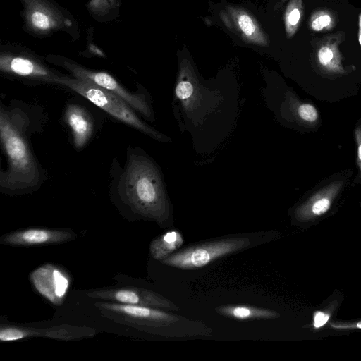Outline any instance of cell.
<instances>
[{
  "label": "cell",
  "mask_w": 361,
  "mask_h": 361,
  "mask_svg": "<svg viewBox=\"0 0 361 361\" xmlns=\"http://www.w3.org/2000/svg\"><path fill=\"white\" fill-rule=\"evenodd\" d=\"M118 192L135 213L159 223L169 219V204L160 173L146 156L128 155L118 180Z\"/></svg>",
  "instance_id": "6da1fadb"
},
{
  "label": "cell",
  "mask_w": 361,
  "mask_h": 361,
  "mask_svg": "<svg viewBox=\"0 0 361 361\" xmlns=\"http://www.w3.org/2000/svg\"><path fill=\"white\" fill-rule=\"evenodd\" d=\"M23 121L22 117L1 108L0 139L8 167L5 172H1L0 188L6 192L32 190L42 180L39 164L24 133Z\"/></svg>",
  "instance_id": "7a4b0ae2"
},
{
  "label": "cell",
  "mask_w": 361,
  "mask_h": 361,
  "mask_svg": "<svg viewBox=\"0 0 361 361\" xmlns=\"http://www.w3.org/2000/svg\"><path fill=\"white\" fill-rule=\"evenodd\" d=\"M22 6L20 15L23 30L37 38H49L64 32L73 41L81 39L77 18L55 0H18Z\"/></svg>",
  "instance_id": "3957f363"
},
{
  "label": "cell",
  "mask_w": 361,
  "mask_h": 361,
  "mask_svg": "<svg viewBox=\"0 0 361 361\" xmlns=\"http://www.w3.org/2000/svg\"><path fill=\"white\" fill-rule=\"evenodd\" d=\"M45 57L24 44L14 42L0 44V72L24 82L56 84L65 74L51 68Z\"/></svg>",
  "instance_id": "277c9868"
},
{
  "label": "cell",
  "mask_w": 361,
  "mask_h": 361,
  "mask_svg": "<svg viewBox=\"0 0 361 361\" xmlns=\"http://www.w3.org/2000/svg\"><path fill=\"white\" fill-rule=\"evenodd\" d=\"M57 85L66 87L87 99L96 106L121 121L158 140L166 137L140 120L133 109L121 98L106 90L87 80L64 75Z\"/></svg>",
  "instance_id": "5b68a950"
},
{
  "label": "cell",
  "mask_w": 361,
  "mask_h": 361,
  "mask_svg": "<svg viewBox=\"0 0 361 361\" xmlns=\"http://www.w3.org/2000/svg\"><path fill=\"white\" fill-rule=\"evenodd\" d=\"M45 59L49 63L64 68L75 78L91 82L114 93L125 101L133 110H136L148 119L152 118V109L146 98L142 94L128 91L109 73L90 69L62 55L47 54Z\"/></svg>",
  "instance_id": "8992f818"
},
{
  "label": "cell",
  "mask_w": 361,
  "mask_h": 361,
  "mask_svg": "<svg viewBox=\"0 0 361 361\" xmlns=\"http://www.w3.org/2000/svg\"><path fill=\"white\" fill-rule=\"evenodd\" d=\"M250 244V240L247 238L218 240L187 247L172 254L161 262L180 269H197L204 267L219 257L242 250Z\"/></svg>",
  "instance_id": "52a82bcc"
},
{
  "label": "cell",
  "mask_w": 361,
  "mask_h": 361,
  "mask_svg": "<svg viewBox=\"0 0 361 361\" xmlns=\"http://www.w3.org/2000/svg\"><path fill=\"white\" fill-rule=\"evenodd\" d=\"M222 23L247 44L267 47L269 39L257 19L247 10L236 6H226L219 12Z\"/></svg>",
  "instance_id": "ba28073f"
},
{
  "label": "cell",
  "mask_w": 361,
  "mask_h": 361,
  "mask_svg": "<svg viewBox=\"0 0 361 361\" xmlns=\"http://www.w3.org/2000/svg\"><path fill=\"white\" fill-rule=\"evenodd\" d=\"M87 295L92 298L107 300L122 304L145 305L170 310H178V307L162 295L136 287L97 290L89 292Z\"/></svg>",
  "instance_id": "9c48e42d"
},
{
  "label": "cell",
  "mask_w": 361,
  "mask_h": 361,
  "mask_svg": "<svg viewBox=\"0 0 361 361\" xmlns=\"http://www.w3.org/2000/svg\"><path fill=\"white\" fill-rule=\"evenodd\" d=\"M95 306L101 310L120 314L126 321H137V323L152 327L167 326L184 318L171 314L159 308L118 302H97Z\"/></svg>",
  "instance_id": "30bf717a"
},
{
  "label": "cell",
  "mask_w": 361,
  "mask_h": 361,
  "mask_svg": "<svg viewBox=\"0 0 361 361\" xmlns=\"http://www.w3.org/2000/svg\"><path fill=\"white\" fill-rule=\"evenodd\" d=\"M37 292L54 305H61L68 290L70 279L63 270L53 264H44L30 275Z\"/></svg>",
  "instance_id": "8fae6325"
},
{
  "label": "cell",
  "mask_w": 361,
  "mask_h": 361,
  "mask_svg": "<svg viewBox=\"0 0 361 361\" xmlns=\"http://www.w3.org/2000/svg\"><path fill=\"white\" fill-rule=\"evenodd\" d=\"M75 235L66 230L29 228L10 233L3 236V243L18 246H32L61 243L74 238Z\"/></svg>",
  "instance_id": "7c38bea8"
},
{
  "label": "cell",
  "mask_w": 361,
  "mask_h": 361,
  "mask_svg": "<svg viewBox=\"0 0 361 361\" xmlns=\"http://www.w3.org/2000/svg\"><path fill=\"white\" fill-rule=\"evenodd\" d=\"M65 120L73 135L74 146L82 149L93 133V121L88 112L82 106L71 104L66 107Z\"/></svg>",
  "instance_id": "4fadbf2b"
},
{
  "label": "cell",
  "mask_w": 361,
  "mask_h": 361,
  "mask_svg": "<svg viewBox=\"0 0 361 361\" xmlns=\"http://www.w3.org/2000/svg\"><path fill=\"white\" fill-rule=\"evenodd\" d=\"M122 0H87L85 7L98 23H110L120 18Z\"/></svg>",
  "instance_id": "5bb4252c"
},
{
  "label": "cell",
  "mask_w": 361,
  "mask_h": 361,
  "mask_svg": "<svg viewBox=\"0 0 361 361\" xmlns=\"http://www.w3.org/2000/svg\"><path fill=\"white\" fill-rule=\"evenodd\" d=\"M183 243V236L178 231H169L151 243L150 255L154 259L162 261L171 255Z\"/></svg>",
  "instance_id": "9a60e30c"
},
{
  "label": "cell",
  "mask_w": 361,
  "mask_h": 361,
  "mask_svg": "<svg viewBox=\"0 0 361 361\" xmlns=\"http://www.w3.org/2000/svg\"><path fill=\"white\" fill-rule=\"evenodd\" d=\"M219 314L237 319H273L279 314L271 310L248 305H226L216 308Z\"/></svg>",
  "instance_id": "2e32d148"
},
{
  "label": "cell",
  "mask_w": 361,
  "mask_h": 361,
  "mask_svg": "<svg viewBox=\"0 0 361 361\" xmlns=\"http://www.w3.org/2000/svg\"><path fill=\"white\" fill-rule=\"evenodd\" d=\"M317 59L319 65L328 72L342 73L344 71L338 49L333 43L322 44L317 51Z\"/></svg>",
  "instance_id": "e0dca14e"
},
{
  "label": "cell",
  "mask_w": 361,
  "mask_h": 361,
  "mask_svg": "<svg viewBox=\"0 0 361 361\" xmlns=\"http://www.w3.org/2000/svg\"><path fill=\"white\" fill-rule=\"evenodd\" d=\"M302 16V0H290L284 15L285 30L287 37H292L299 27Z\"/></svg>",
  "instance_id": "ac0fdd59"
},
{
  "label": "cell",
  "mask_w": 361,
  "mask_h": 361,
  "mask_svg": "<svg viewBox=\"0 0 361 361\" xmlns=\"http://www.w3.org/2000/svg\"><path fill=\"white\" fill-rule=\"evenodd\" d=\"M94 28L91 26L87 30V41L85 49L78 53V54L85 58H101L106 59L107 55L97 44L94 42Z\"/></svg>",
  "instance_id": "d6986e66"
},
{
  "label": "cell",
  "mask_w": 361,
  "mask_h": 361,
  "mask_svg": "<svg viewBox=\"0 0 361 361\" xmlns=\"http://www.w3.org/2000/svg\"><path fill=\"white\" fill-rule=\"evenodd\" d=\"M298 115L307 122L313 123L317 121L319 114L317 109L310 104H302L298 108Z\"/></svg>",
  "instance_id": "ffe728a7"
},
{
  "label": "cell",
  "mask_w": 361,
  "mask_h": 361,
  "mask_svg": "<svg viewBox=\"0 0 361 361\" xmlns=\"http://www.w3.org/2000/svg\"><path fill=\"white\" fill-rule=\"evenodd\" d=\"M331 24V16L328 13L322 12L312 19L310 26L312 30L319 32L328 27Z\"/></svg>",
  "instance_id": "44dd1931"
},
{
  "label": "cell",
  "mask_w": 361,
  "mask_h": 361,
  "mask_svg": "<svg viewBox=\"0 0 361 361\" xmlns=\"http://www.w3.org/2000/svg\"><path fill=\"white\" fill-rule=\"evenodd\" d=\"M329 318V315L322 312H317L314 317V326L315 328H319L324 325Z\"/></svg>",
  "instance_id": "7402d4cb"
},
{
  "label": "cell",
  "mask_w": 361,
  "mask_h": 361,
  "mask_svg": "<svg viewBox=\"0 0 361 361\" xmlns=\"http://www.w3.org/2000/svg\"><path fill=\"white\" fill-rule=\"evenodd\" d=\"M355 137L357 145V164L361 174V128H357L356 130Z\"/></svg>",
  "instance_id": "603a6c76"
},
{
  "label": "cell",
  "mask_w": 361,
  "mask_h": 361,
  "mask_svg": "<svg viewBox=\"0 0 361 361\" xmlns=\"http://www.w3.org/2000/svg\"><path fill=\"white\" fill-rule=\"evenodd\" d=\"M358 22H359V23H358V27H359L358 41H359V43H360V47H361V13L359 15Z\"/></svg>",
  "instance_id": "cb8c5ba5"
},
{
  "label": "cell",
  "mask_w": 361,
  "mask_h": 361,
  "mask_svg": "<svg viewBox=\"0 0 361 361\" xmlns=\"http://www.w3.org/2000/svg\"><path fill=\"white\" fill-rule=\"evenodd\" d=\"M357 326L358 328H361V322H359V323L357 324Z\"/></svg>",
  "instance_id": "d4e9b609"
}]
</instances>
